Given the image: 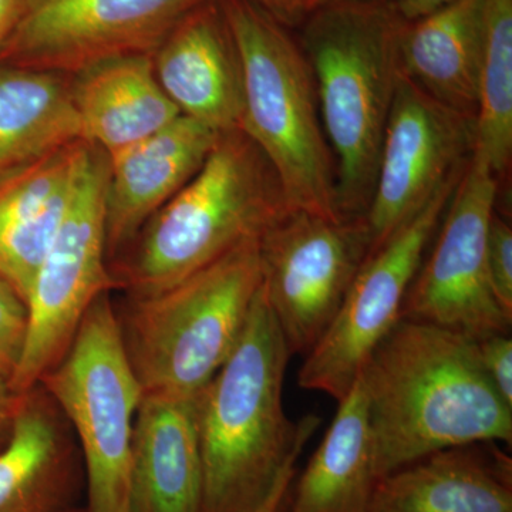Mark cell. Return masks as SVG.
Here are the masks:
<instances>
[{
  "mask_svg": "<svg viewBox=\"0 0 512 512\" xmlns=\"http://www.w3.org/2000/svg\"><path fill=\"white\" fill-rule=\"evenodd\" d=\"M377 480L446 448L512 443V407L485 375L476 339L400 319L359 373Z\"/></svg>",
  "mask_w": 512,
  "mask_h": 512,
  "instance_id": "1",
  "label": "cell"
},
{
  "mask_svg": "<svg viewBox=\"0 0 512 512\" xmlns=\"http://www.w3.org/2000/svg\"><path fill=\"white\" fill-rule=\"evenodd\" d=\"M291 357L261 285L237 348L194 400L204 512H254L293 450L318 430L315 414L296 424L286 416Z\"/></svg>",
  "mask_w": 512,
  "mask_h": 512,
  "instance_id": "2",
  "label": "cell"
},
{
  "mask_svg": "<svg viewBox=\"0 0 512 512\" xmlns=\"http://www.w3.org/2000/svg\"><path fill=\"white\" fill-rule=\"evenodd\" d=\"M404 20L390 2L323 3L298 30L335 163L340 217H366L400 73Z\"/></svg>",
  "mask_w": 512,
  "mask_h": 512,
  "instance_id": "3",
  "label": "cell"
},
{
  "mask_svg": "<svg viewBox=\"0 0 512 512\" xmlns=\"http://www.w3.org/2000/svg\"><path fill=\"white\" fill-rule=\"evenodd\" d=\"M281 183L241 130L218 137L204 164L141 228L116 271L128 296L165 291L249 239L286 212Z\"/></svg>",
  "mask_w": 512,
  "mask_h": 512,
  "instance_id": "4",
  "label": "cell"
},
{
  "mask_svg": "<svg viewBox=\"0 0 512 512\" xmlns=\"http://www.w3.org/2000/svg\"><path fill=\"white\" fill-rule=\"evenodd\" d=\"M259 238L165 291L130 296L116 309L124 350L144 394L194 402L220 372L262 285Z\"/></svg>",
  "mask_w": 512,
  "mask_h": 512,
  "instance_id": "5",
  "label": "cell"
},
{
  "mask_svg": "<svg viewBox=\"0 0 512 512\" xmlns=\"http://www.w3.org/2000/svg\"><path fill=\"white\" fill-rule=\"evenodd\" d=\"M242 72L239 130L259 148L291 210L332 220L335 163L320 121L311 67L292 30L248 0H221Z\"/></svg>",
  "mask_w": 512,
  "mask_h": 512,
  "instance_id": "6",
  "label": "cell"
},
{
  "mask_svg": "<svg viewBox=\"0 0 512 512\" xmlns=\"http://www.w3.org/2000/svg\"><path fill=\"white\" fill-rule=\"evenodd\" d=\"M79 444L84 512H130L134 424L144 392L128 362L109 293L87 311L72 345L40 380Z\"/></svg>",
  "mask_w": 512,
  "mask_h": 512,
  "instance_id": "7",
  "label": "cell"
},
{
  "mask_svg": "<svg viewBox=\"0 0 512 512\" xmlns=\"http://www.w3.org/2000/svg\"><path fill=\"white\" fill-rule=\"evenodd\" d=\"M107 178L109 160L93 146L72 202L26 296L25 348L9 380L18 394L40 383L72 345L93 303L116 288L107 268Z\"/></svg>",
  "mask_w": 512,
  "mask_h": 512,
  "instance_id": "8",
  "label": "cell"
},
{
  "mask_svg": "<svg viewBox=\"0 0 512 512\" xmlns=\"http://www.w3.org/2000/svg\"><path fill=\"white\" fill-rule=\"evenodd\" d=\"M372 249L366 218L291 210L259 238L262 289L293 355H308L338 315Z\"/></svg>",
  "mask_w": 512,
  "mask_h": 512,
  "instance_id": "9",
  "label": "cell"
},
{
  "mask_svg": "<svg viewBox=\"0 0 512 512\" xmlns=\"http://www.w3.org/2000/svg\"><path fill=\"white\" fill-rule=\"evenodd\" d=\"M466 165L367 256L332 325L305 356L298 375L302 389L338 403L345 399L367 356L402 318L404 299Z\"/></svg>",
  "mask_w": 512,
  "mask_h": 512,
  "instance_id": "10",
  "label": "cell"
},
{
  "mask_svg": "<svg viewBox=\"0 0 512 512\" xmlns=\"http://www.w3.org/2000/svg\"><path fill=\"white\" fill-rule=\"evenodd\" d=\"M498 183L488 164L471 154L441 218L433 251L410 285L400 319L457 330L474 339L511 333L512 318L495 298L487 269Z\"/></svg>",
  "mask_w": 512,
  "mask_h": 512,
  "instance_id": "11",
  "label": "cell"
},
{
  "mask_svg": "<svg viewBox=\"0 0 512 512\" xmlns=\"http://www.w3.org/2000/svg\"><path fill=\"white\" fill-rule=\"evenodd\" d=\"M210 0H26L0 59L82 73L114 57L153 55L174 26Z\"/></svg>",
  "mask_w": 512,
  "mask_h": 512,
  "instance_id": "12",
  "label": "cell"
},
{
  "mask_svg": "<svg viewBox=\"0 0 512 512\" xmlns=\"http://www.w3.org/2000/svg\"><path fill=\"white\" fill-rule=\"evenodd\" d=\"M476 119L444 106L400 73L366 212L375 251L470 160Z\"/></svg>",
  "mask_w": 512,
  "mask_h": 512,
  "instance_id": "13",
  "label": "cell"
},
{
  "mask_svg": "<svg viewBox=\"0 0 512 512\" xmlns=\"http://www.w3.org/2000/svg\"><path fill=\"white\" fill-rule=\"evenodd\" d=\"M161 89L183 116L218 133L239 130L242 72L221 0L191 10L153 53Z\"/></svg>",
  "mask_w": 512,
  "mask_h": 512,
  "instance_id": "14",
  "label": "cell"
},
{
  "mask_svg": "<svg viewBox=\"0 0 512 512\" xmlns=\"http://www.w3.org/2000/svg\"><path fill=\"white\" fill-rule=\"evenodd\" d=\"M221 133L181 114L153 136L107 157V254L114 255L194 177Z\"/></svg>",
  "mask_w": 512,
  "mask_h": 512,
  "instance_id": "15",
  "label": "cell"
},
{
  "mask_svg": "<svg viewBox=\"0 0 512 512\" xmlns=\"http://www.w3.org/2000/svg\"><path fill=\"white\" fill-rule=\"evenodd\" d=\"M83 477L73 431L52 396L40 384L20 394L0 450V512H72Z\"/></svg>",
  "mask_w": 512,
  "mask_h": 512,
  "instance_id": "16",
  "label": "cell"
},
{
  "mask_svg": "<svg viewBox=\"0 0 512 512\" xmlns=\"http://www.w3.org/2000/svg\"><path fill=\"white\" fill-rule=\"evenodd\" d=\"M92 150L79 140L0 174V278L25 302Z\"/></svg>",
  "mask_w": 512,
  "mask_h": 512,
  "instance_id": "17",
  "label": "cell"
},
{
  "mask_svg": "<svg viewBox=\"0 0 512 512\" xmlns=\"http://www.w3.org/2000/svg\"><path fill=\"white\" fill-rule=\"evenodd\" d=\"M511 474L495 443L446 448L379 478L367 512H512Z\"/></svg>",
  "mask_w": 512,
  "mask_h": 512,
  "instance_id": "18",
  "label": "cell"
},
{
  "mask_svg": "<svg viewBox=\"0 0 512 512\" xmlns=\"http://www.w3.org/2000/svg\"><path fill=\"white\" fill-rule=\"evenodd\" d=\"M130 512H204L194 402L144 394L134 424Z\"/></svg>",
  "mask_w": 512,
  "mask_h": 512,
  "instance_id": "19",
  "label": "cell"
},
{
  "mask_svg": "<svg viewBox=\"0 0 512 512\" xmlns=\"http://www.w3.org/2000/svg\"><path fill=\"white\" fill-rule=\"evenodd\" d=\"M79 76L72 90L83 138L107 157L181 116L158 83L153 55L114 57Z\"/></svg>",
  "mask_w": 512,
  "mask_h": 512,
  "instance_id": "20",
  "label": "cell"
},
{
  "mask_svg": "<svg viewBox=\"0 0 512 512\" xmlns=\"http://www.w3.org/2000/svg\"><path fill=\"white\" fill-rule=\"evenodd\" d=\"M484 45V0H457L404 22L400 69L450 109L476 119Z\"/></svg>",
  "mask_w": 512,
  "mask_h": 512,
  "instance_id": "21",
  "label": "cell"
},
{
  "mask_svg": "<svg viewBox=\"0 0 512 512\" xmlns=\"http://www.w3.org/2000/svg\"><path fill=\"white\" fill-rule=\"evenodd\" d=\"M296 485L291 512H367L377 483L365 390L359 377Z\"/></svg>",
  "mask_w": 512,
  "mask_h": 512,
  "instance_id": "22",
  "label": "cell"
},
{
  "mask_svg": "<svg viewBox=\"0 0 512 512\" xmlns=\"http://www.w3.org/2000/svg\"><path fill=\"white\" fill-rule=\"evenodd\" d=\"M84 140L72 86L60 73L0 70V174Z\"/></svg>",
  "mask_w": 512,
  "mask_h": 512,
  "instance_id": "23",
  "label": "cell"
},
{
  "mask_svg": "<svg viewBox=\"0 0 512 512\" xmlns=\"http://www.w3.org/2000/svg\"><path fill=\"white\" fill-rule=\"evenodd\" d=\"M481 158L498 178L510 170L512 157V0H484L476 143Z\"/></svg>",
  "mask_w": 512,
  "mask_h": 512,
  "instance_id": "24",
  "label": "cell"
},
{
  "mask_svg": "<svg viewBox=\"0 0 512 512\" xmlns=\"http://www.w3.org/2000/svg\"><path fill=\"white\" fill-rule=\"evenodd\" d=\"M28 306L18 291L0 278V375L13 376L25 348Z\"/></svg>",
  "mask_w": 512,
  "mask_h": 512,
  "instance_id": "25",
  "label": "cell"
},
{
  "mask_svg": "<svg viewBox=\"0 0 512 512\" xmlns=\"http://www.w3.org/2000/svg\"><path fill=\"white\" fill-rule=\"evenodd\" d=\"M487 269L495 298L512 318V229L497 211L488 229Z\"/></svg>",
  "mask_w": 512,
  "mask_h": 512,
  "instance_id": "26",
  "label": "cell"
},
{
  "mask_svg": "<svg viewBox=\"0 0 512 512\" xmlns=\"http://www.w3.org/2000/svg\"><path fill=\"white\" fill-rule=\"evenodd\" d=\"M478 356L485 375L504 402L512 407V339L511 333H495L476 339Z\"/></svg>",
  "mask_w": 512,
  "mask_h": 512,
  "instance_id": "27",
  "label": "cell"
},
{
  "mask_svg": "<svg viewBox=\"0 0 512 512\" xmlns=\"http://www.w3.org/2000/svg\"><path fill=\"white\" fill-rule=\"evenodd\" d=\"M281 25L291 30L301 28L303 22L318 8L319 0H248Z\"/></svg>",
  "mask_w": 512,
  "mask_h": 512,
  "instance_id": "28",
  "label": "cell"
},
{
  "mask_svg": "<svg viewBox=\"0 0 512 512\" xmlns=\"http://www.w3.org/2000/svg\"><path fill=\"white\" fill-rule=\"evenodd\" d=\"M306 443H308V441H303V443L299 444V446L293 450L291 457L286 461L281 473L276 477L271 490H269L264 501L258 505V508H256L254 512H279V510H281L286 495H288L289 487H291L293 477H295L296 461H298L299 456H301Z\"/></svg>",
  "mask_w": 512,
  "mask_h": 512,
  "instance_id": "29",
  "label": "cell"
},
{
  "mask_svg": "<svg viewBox=\"0 0 512 512\" xmlns=\"http://www.w3.org/2000/svg\"><path fill=\"white\" fill-rule=\"evenodd\" d=\"M19 399L20 394L10 387L8 377L0 375V450L12 434Z\"/></svg>",
  "mask_w": 512,
  "mask_h": 512,
  "instance_id": "30",
  "label": "cell"
},
{
  "mask_svg": "<svg viewBox=\"0 0 512 512\" xmlns=\"http://www.w3.org/2000/svg\"><path fill=\"white\" fill-rule=\"evenodd\" d=\"M454 2L457 0H392L397 15L404 22H413Z\"/></svg>",
  "mask_w": 512,
  "mask_h": 512,
  "instance_id": "31",
  "label": "cell"
},
{
  "mask_svg": "<svg viewBox=\"0 0 512 512\" xmlns=\"http://www.w3.org/2000/svg\"><path fill=\"white\" fill-rule=\"evenodd\" d=\"M26 0H0V47L15 29Z\"/></svg>",
  "mask_w": 512,
  "mask_h": 512,
  "instance_id": "32",
  "label": "cell"
},
{
  "mask_svg": "<svg viewBox=\"0 0 512 512\" xmlns=\"http://www.w3.org/2000/svg\"><path fill=\"white\" fill-rule=\"evenodd\" d=\"M336 2L375 3V2H390V0H319V6L323 5V3H336Z\"/></svg>",
  "mask_w": 512,
  "mask_h": 512,
  "instance_id": "33",
  "label": "cell"
},
{
  "mask_svg": "<svg viewBox=\"0 0 512 512\" xmlns=\"http://www.w3.org/2000/svg\"><path fill=\"white\" fill-rule=\"evenodd\" d=\"M72 512H84L82 508H76V510H73Z\"/></svg>",
  "mask_w": 512,
  "mask_h": 512,
  "instance_id": "34",
  "label": "cell"
}]
</instances>
